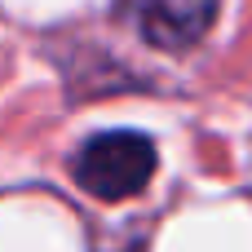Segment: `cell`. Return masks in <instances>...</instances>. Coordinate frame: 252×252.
Segmentation results:
<instances>
[{"mask_svg":"<svg viewBox=\"0 0 252 252\" xmlns=\"http://www.w3.org/2000/svg\"><path fill=\"white\" fill-rule=\"evenodd\" d=\"M155 142L146 133L133 128H111V133H93L75 155H71V177L80 190H89L93 199H133L151 186L155 177Z\"/></svg>","mask_w":252,"mask_h":252,"instance_id":"1","label":"cell"},{"mask_svg":"<svg viewBox=\"0 0 252 252\" xmlns=\"http://www.w3.org/2000/svg\"><path fill=\"white\" fill-rule=\"evenodd\" d=\"M221 0H124V18H133L137 35L164 53H182L199 44L217 22Z\"/></svg>","mask_w":252,"mask_h":252,"instance_id":"2","label":"cell"}]
</instances>
